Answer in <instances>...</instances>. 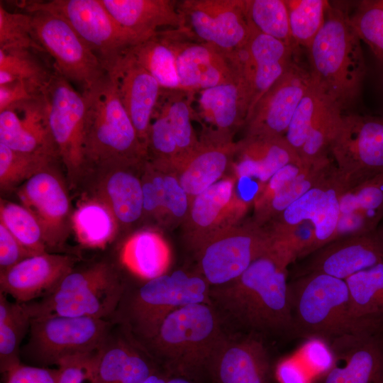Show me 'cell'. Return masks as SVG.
<instances>
[{"label": "cell", "mask_w": 383, "mask_h": 383, "mask_svg": "<svg viewBox=\"0 0 383 383\" xmlns=\"http://www.w3.org/2000/svg\"><path fill=\"white\" fill-rule=\"evenodd\" d=\"M311 84L309 70L296 58L246 118L245 135L284 136L296 108Z\"/></svg>", "instance_id": "e0dca14e"}, {"label": "cell", "mask_w": 383, "mask_h": 383, "mask_svg": "<svg viewBox=\"0 0 383 383\" xmlns=\"http://www.w3.org/2000/svg\"><path fill=\"white\" fill-rule=\"evenodd\" d=\"M31 318L24 304L8 300L0 292V370L6 374L20 365L21 343Z\"/></svg>", "instance_id": "d590c367"}, {"label": "cell", "mask_w": 383, "mask_h": 383, "mask_svg": "<svg viewBox=\"0 0 383 383\" xmlns=\"http://www.w3.org/2000/svg\"><path fill=\"white\" fill-rule=\"evenodd\" d=\"M145 162L106 167L111 170L102 184L101 199L109 206L118 223L131 226L143 215L142 180L134 170Z\"/></svg>", "instance_id": "4dcf8cb0"}, {"label": "cell", "mask_w": 383, "mask_h": 383, "mask_svg": "<svg viewBox=\"0 0 383 383\" xmlns=\"http://www.w3.org/2000/svg\"><path fill=\"white\" fill-rule=\"evenodd\" d=\"M147 152L148 160L161 169H172L179 157L177 145L168 119L158 105L151 121Z\"/></svg>", "instance_id": "c3c4849f"}, {"label": "cell", "mask_w": 383, "mask_h": 383, "mask_svg": "<svg viewBox=\"0 0 383 383\" xmlns=\"http://www.w3.org/2000/svg\"><path fill=\"white\" fill-rule=\"evenodd\" d=\"M58 369L20 364L6 373V383H57Z\"/></svg>", "instance_id": "6f0895ef"}, {"label": "cell", "mask_w": 383, "mask_h": 383, "mask_svg": "<svg viewBox=\"0 0 383 383\" xmlns=\"http://www.w3.org/2000/svg\"><path fill=\"white\" fill-rule=\"evenodd\" d=\"M273 376L277 383H315L304 363L292 356L284 357L274 365Z\"/></svg>", "instance_id": "9f6ffc18"}, {"label": "cell", "mask_w": 383, "mask_h": 383, "mask_svg": "<svg viewBox=\"0 0 383 383\" xmlns=\"http://www.w3.org/2000/svg\"><path fill=\"white\" fill-rule=\"evenodd\" d=\"M272 246L265 227L251 218L218 233L192 252L196 272L211 286H218L239 277Z\"/></svg>", "instance_id": "30bf717a"}, {"label": "cell", "mask_w": 383, "mask_h": 383, "mask_svg": "<svg viewBox=\"0 0 383 383\" xmlns=\"http://www.w3.org/2000/svg\"><path fill=\"white\" fill-rule=\"evenodd\" d=\"M361 40L347 9L328 2L324 22L309 51L313 83L341 110L360 94L366 74Z\"/></svg>", "instance_id": "277c9868"}, {"label": "cell", "mask_w": 383, "mask_h": 383, "mask_svg": "<svg viewBox=\"0 0 383 383\" xmlns=\"http://www.w3.org/2000/svg\"><path fill=\"white\" fill-rule=\"evenodd\" d=\"M30 13L36 40L53 60L55 69L82 91L108 74L102 64L62 17L45 11Z\"/></svg>", "instance_id": "7c38bea8"}, {"label": "cell", "mask_w": 383, "mask_h": 383, "mask_svg": "<svg viewBox=\"0 0 383 383\" xmlns=\"http://www.w3.org/2000/svg\"><path fill=\"white\" fill-rule=\"evenodd\" d=\"M329 344L335 363L315 383H383V331L344 335Z\"/></svg>", "instance_id": "ffe728a7"}, {"label": "cell", "mask_w": 383, "mask_h": 383, "mask_svg": "<svg viewBox=\"0 0 383 383\" xmlns=\"http://www.w3.org/2000/svg\"><path fill=\"white\" fill-rule=\"evenodd\" d=\"M169 377L170 376L160 369L152 374L143 383H167Z\"/></svg>", "instance_id": "94428289"}, {"label": "cell", "mask_w": 383, "mask_h": 383, "mask_svg": "<svg viewBox=\"0 0 383 383\" xmlns=\"http://www.w3.org/2000/svg\"><path fill=\"white\" fill-rule=\"evenodd\" d=\"M111 321L90 317L48 316L31 318L21 354L39 367L101 349L112 331Z\"/></svg>", "instance_id": "ba28073f"}, {"label": "cell", "mask_w": 383, "mask_h": 383, "mask_svg": "<svg viewBox=\"0 0 383 383\" xmlns=\"http://www.w3.org/2000/svg\"><path fill=\"white\" fill-rule=\"evenodd\" d=\"M357 318L383 317V261L345 279Z\"/></svg>", "instance_id": "f35d334b"}, {"label": "cell", "mask_w": 383, "mask_h": 383, "mask_svg": "<svg viewBox=\"0 0 383 383\" xmlns=\"http://www.w3.org/2000/svg\"><path fill=\"white\" fill-rule=\"evenodd\" d=\"M235 177L226 175L194 196L182 223L184 238L192 252L214 235L242 221L249 206L235 192Z\"/></svg>", "instance_id": "2e32d148"}, {"label": "cell", "mask_w": 383, "mask_h": 383, "mask_svg": "<svg viewBox=\"0 0 383 383\" xmlns=\"http://www.w3.org/2000/svg\"><path fill=\"white\" fill-rule=\"evenodd\" d=\"M335 165L318 184L289 206L277 217L265 226L267 228H280L294 226L306 221H313L320 209Z\"/></svg>", "instance_id": "816d5d0a"}, {"label": "cell", "mask_w": 383, "mask_h": 383, "mask_svg": "<svg viewBox=\"0 0 383 383\" xmlns=\"http://www.w3.org/2000/svg\"><path fill=\"white\" fill-rule=\"evenodd\" d=\"M274 364L267 342L252 335L229 333L210 370L211 383H272Z\"/></svg>", "instance_id": "d6986e66"}, {"label": "cell", "mask_w": 383, "mask_h": 383, "mask_svg": "<svg viewBox=\"0 0 383 383\" xmlns=\"http://www.w3.org/2000/svg\"><path fill=\"white\" fill-rule=\"evenodd\" d=\"M112 331L98 358V383H143L160 370L157 364L121 331Z\"/></svg>", "instance_id": "f546056e"}, {"label": "cell", "mask_w": 383, "mask_h": 383, "mask_svg": "<svg viewBox=\"0 0 383 383\" xmlns=\"http://www.w3.org/2000/svg\"><path fill=\"white\" fill-rule=\"evenodd\" d=\"M250 98L244 74L235 79L199 91L194 118L204 127L202 136L232 141L244 126Z\"/></svg>", "instance_id": "603a6c76"}, {"label": "cell", "mask_w": 383, "mask_h": 383, "mask_svg": "<svg viewBox=\"0 0 383 383\" xmlns=\"http://www.w3.org/2000/svg\"><path fill=\"white\" fill-rule=\"evenodd\" d=\"M76 258L48 252L27 257L0 273V292L20 304L41 299L54 291L73 270Z\"/></svg>", "instance_id": "cb8c5ba5"}, {"label": "cell", "mask_w": 383, "mask_h": 383, "mask_svg": "<svg viewBox=\"0 0 383 383\" xmlns=\"http://www.w3.org/2000/svg\"><path fill=\"white\" fill-rule=\"evenodd\" d=\"M178 8L194 37L227 53L243 48L254 29L246 0H184Z\"/></svg>", "instance_id": "5bb4252c"}, {"label": "cell", "mask_w": 383, "mask_h": 383, "mask_svg": "<svg viewBox=\"0 0 383 383\" xmlns=\"http://www.w3.org/2000/svg\"><path fill=\"white\" fill-rule=\"evenodd\" d=\"M58 157L14 151L0 143V185L9 190L51 167Z\"/></svg>", "instance_id": "ee69618b"}, {"label": "cell", "mask_w": 383, "mask_h": 383, "mask_svg": "<svg viewBox=\"0 0 383 383\" xmlns=\"http://www.w3.org/2000/svg\"><path fill=\"white\" fill-rule=\"evenodd\" d=\"M195 94L184 90H162L157 103L168 119L177 145L179 157L176 164L199 143L192 125Z\"/></svg>", "instance_id": "74e56055"}, {"label": "cell", "mask_w": 383, "mask_h": 383, "mask_svg": "<svg viewBox=\"0 0 383 383\" xmlns=\"http://www.w3.org/2000/svg\"><path fill=\"white\" fill-rule=\"evenodd\" d=\"M331 100L312 80V84L296 108L284 135L298 155L312 124Z\"/></svg>", "instance_id": "681fc988"}, {"label": "cell", "mask_w": 383, "mask_h": 383, "mask_svg": "<svg viewBox=\"0 0 383 383\" xmlns=\"http://www.w3.org/2000/svg\"><path fill=\"white\" fill-rule=\"evenodd\" d=\"M45 55L32 49H0V85L19 81L43 94L57 70Z\"/></svg>", "instance_id": "d6a6232c"}, {"label": "cell", "mask_w": 383, "mask_h": 383, "mask_svg": "<svg viewBox=\"0 0 383 383\" xmlns=\"http://www.w3.org/2000/svg\"><path fill=\"white\" fill-rule=\"evenodd\" d=\"M0 143L14 151L60 158L49 128L44 93L0 111Z\"/></svg>", "instance_id": "7402d4cb"}, {"label": "cell", "mask_w": 383, "mask_h": 383, "mask_svg": "<svg viewBox=\"0 0 383 383\" xmlns=\"http://www.w3.org/2000/svg\"><path fill=\"white\" fill-rule=\"evenodd\" d=\"M167 383H194V382L182 377H170Z\"/></svg>", "instance_id": "6125c7cd"}, {"label": "cell", "mask_w": 383, "mask_h": 383, "mask_svg": "<svg viewBox=\"0 0 383 383\" xmlns=\"http://www.w3.org/2000/svg\"><path fill=\"white\" fill-rule=\"evenodd\" d=\"M330 152L348 189L383 173V116L343 114Z\"/></svg>", "instance_id": "8fae6325"}, {"label": "cell", "mask_w": 383, "mask_h": 383, "mask_svg": "<svg viewBox=\"0 0 383 383\" xmlns=\"http://www.w3.org/2000/svg\"><path fill=\"white\" fill-rule=\"evenodd\" d=\"M380 65L382 66V73L380 74L379 83H380V89L383 95V64H380ZM382 116H383V115Z\"/></svg>", "instance_id": "be15d7a7"}, {"label": "cell", "mask_w": 383, "mask_h": 383, "mask_svg": "<svg viewBox=\"0 0 383 383\" xmlns=\"http://www.w3.org/2000/svg\"><path fill=\"white\" fill-rule=\"evenodd\" d=\"M126 291L114 267L100 262L72 270L50 294L24 304L31 318L61 316L110 321Z\"/></svg>", "instance_id": "52a82bcc"}, {"label": "cell", "mask_w": 383, "mask_h": 383, "mask_svg": "<svg viewBox=\"0 0 383 383\" xmlns=\"http://www.w3.org/2000/svg\"><path fill=\"white\" fill-rule=\"evenodd\" d=\"M18 5L26 12L45 11L62 17L108 73L130 48L141 42L116 21L101 0L28 1Z\"/></svg>", "instance_id": "9c48e42d"}, {"label": "cell", "mask_w": 383, "mask_h": 383, "mask_svg": "<svg viewBox=\"0 0 383 383\" xmlns=\"http://www.w3.org/2000/svg\"><path fill=\"white\" fill-rule=\"evenodd\" d=\"M0 219L1 223L32 255L48 252L40 223L23 205L1 201Z\"/></svg>", "instance_id": "b9f144b4"}, {"label": "cell", "mask_w": 383, "mask_h": 383, "mask_svg": "<svg viewBox=\"0 0 383 383\" xmlns=\"http://www.w3.org/2000/svg\"><path fill=\"white\" fill-rule=\"evenodd\" d=\"M136 60L156 79L162 90H183L176 56L161 31L128 49Z\"/></svg>", "instance_id": "8d00e7d4"}, {"label": "cell", "mask_w": 383, "mask_h": 383, "mask_svg": "<svg viewBox=\"0 0 383 383\" xmlns=\"http://www.w3.org/2000/svg\"><path fill=\"white\" fill-rule=\"evenodd\" d=\"M382 259H383V257H382Z\"/></svg>", "instance_id": "e7e4bbea"}, {"label": "cell", "mask_w": 383, "mask_h": 383, "mask_svg": "<svg viewBox=\"0 0 383 383\" xmlns=\"http://www.w3.org/2000/svg\"><path fill=\"white\" fill-rule=\"evenodd\" d=\"M210 289L196 271L165 273L132 292L126 290L110 321L140 348L154 337L173 311L192 304H211Z\"/></svg>", "instance_id": "5b68a950"}, {"label": "cell", "mask_w": 383, "mask_h": 383, "mask_svg": "<svg viewBox=\"0 0 383 383\" xmlns=\"http://www.w3.org/2000/svg\"><path fill=\"white\" fill-rule=\"evenodd\" d=\"M85 110V152L88 165L108 167L148 160V152L118 96L111 76L82 92Z\"/></svg>", "instance_id": "8992f818"}, {"label": "cell", "mask_w": 383, "mask_h": 383, "mask_svg": "<svg viewBox=\"0 0 383 383\" xmlns=\"http://www.w3.org/2000/svg\"><path fill=\"white\" fill-rule=\"evenodd\" d=\"M237 143L206 137L197 147L181 159L171 170L192 200L219 181L231 170Z\"/></svg>", "instance_id": "4316f807"}, {"label": "cell", "mask_w": 383, "mask_h": 383, "mask_svg": "<svg viewBox=\"0 0 383 383\" xmlns=\"http://www.w3.org/2000/svg\"><path fill=\"white\" fill-rule=\"evenodd\" d=\"M159 169L163 175L164 217L167 216L173 223L182 224L188 213L191 199L174 171Z\"/></svg>", "instance_id": "db71d44e"}, {"label": "cell", "mask_w": 383, "mask_h": 383, "mask_svg": "<svg viewBox=\"0 0 383 383\" xmlns=\"http://www.w3.org/2000/svg\"><path fill=\"white\" fill-rule=\"evenodd\" d=\"M70 223L82 245L103 248L116 233L118 221L109 206L101 199L81 203L71 216Z\"/></svg>", "instance_id": "e575fe53"}, {"label": "cell", "mask_w": 383, "mask_h": 383, "mask_svg": "<svg viewBox=\"0 0 383 383\" xmlns=\"http://www.w3.org/2000/svg\"><path fill=\"white\" fill-rule=\"evenodd\" d=\"M236 143L232 174L253 179L262 188L284 166L302 162L284 136L245 135Z\"/></svg>", "instance_id": "83f0119b"}, {"label": "cell", "mask_w": 383, "mask_h": 383, "mask_svg": "<svg viewBox=\"0 0 383 383\" xmlns=\"http://www.w3.org/2000/svg\"><path fill=\"white\" fill-rule=\"evenodd\" d=\"M229 333L211 304H192L171 313L140 348L170 377L211 383L213 360Z\"/></svg>", "instance_id": "7a4b0ae2"}, {"label": "cell", "mask_w": 383, "mask_h": 383, "mask_svg": "<svg viewBox=\"0 0 383 383\" xmlns=\"http://www.w3.org/2000/svg\"><path fill=\"white\" fill-rule=\"evenodd\" d=\"M341 109L329 101L311 127L299 156L305 165L328 157L331 143L342 118Z\"/></svg>", "instance_id": "60d3db41"}, {"label": "cell", "mask_w": 383, "mask_h": 383, "mask_svg": "<svg viewBox=\"0 0 383 383\" xmlns=\"http://www.w3.org/2000/svg\"><path fill=\"white\" fill-rule=\"evenodd\" d=\"M347 189L335 165L328 179L323 204L312 222L315 238L309 255L331 242L340 217V196Z\"/></svg>", "instance_id": "bcb514c9"}, {"label": "cell", "mask_w": 383, "mask_h": 383, "mask_svg": "<svg viewBox=\"0 0 383 383\" xmlns=\"http://www.w3.org/2000/svg\"><path fill=\"white\" fill-rule=\"evenodd\" d=\"M50 131L70 177L87 166L84 98L57 70L44 91Z\"/></svg>", "instance_id": "4fadbf2b"}, {"label": "cell", "mask_w": 383, "mask_h": 383, "mask_svg": "<svg viewBox=\"0 0 383 383\" xmlns=\"http://www.w3.org/2000/svg\"><path fill=\"white\" fill-rule=\"evenodd\" d=\"M350 20L361 41L383 64V0L358 1Z\"/></svg>", "instance_id": "7dc6e473"}, {"label": "cell", "mask_w": 383, "mask_h": 383, "mask_svg": "<svg viewBox=\"0 0 383 383\" xmlns=\"http://www.w3.org/2000/svg\"><path fill=\"white\" fill-rule=\"evenodd\" d=\"M290 264L272 247L235 279L211 286V304L230 333L255 335L267 343L293 339Z\"/></svg>", "instance_id": "6da1fadb"}, {"label": "cell", "mask_w": 383, "mask_h": 383, "mask_svg": "<svg viewBox=\"0 0 383 383\" xmlns=\"http://www.w3.org/2000/svg\"><path fill=\"white\" fill-rule=\"evenodd\" d=\"M333 161L327 157L304 169L288 184L277 192L266 201L253 206L252 219L265 226L289 206L322 181L333 167Z\"/></svg>", "instance_id": "836d02e7"}, {"label": "cell", "mask_w": 383, "mask_h": 383, "mask_svg": "<svg viewBox=\"0 0 383 383\" xmlns=\"http://www.w3.org/2000/svg\"><path fill=\"white\" fill-rule=\"evenodd\" d=\"M306 340L300 352L301 361L316 382L331 370L335 363V358L326 340L318 338Z\"/></svg>", "instance_id": "11a10c76"}, {"label": "cell", "mask_w": 383, "mask_h": 383, "mask_svg": "<svg viewBox=\"0 0 383 383\" xmlns=\"http://www.w3.org/2000/svg\"><path fill=\"white\" fill-rule=\"evenodd\" d=\"M109 74L140 140L147 149L152 118L162 89L128 50Z\"/></svg>", "instance_id": "484cf974"}, {"label": "cell", "mask_w": 383, "mask_h": 383, "mask_svg": "<svg viewBox=\"0 0 383 383\" xmlns=\"http://www.w3.org/2000/svg\"><path fill=\"white\" fill-rule=\"evenodd\" d=\"M32 255L0 223V268L4 271L21 260Z\"/></svg>", "instance_id": "680465c9"}, {"label": "cell", "mask_w": 383, "mask_h": 383, "mask_svg": "<svg viewBox=\"0 0 383 383\" xmlns=\"http://www.w3.org/2000/svg\"><path fill=\"white\" fill-rule=\"evenodd\" d=\"M297 49L254 28L245 45L236 51L249 91L246 118L295 60Z\"/></svg>", "instance_id": "d4e9b609"}, {"label": "cell", "mask_w": 383, "mask_h": 383, "mask_svg": "<svg viewBox=\"0 0 383 383\" xmlns=\"http://www.w3.org/2000/svg\"><path fill=\"white\" fill-rule=\"evenodd\" d=\"M292 40L297 48L306 49L324 22L328 1L284 0Z\"/></svg>", "instance_id": "f6af8a7d"}, {"label": "cell", "mask_w": 383, "mask_h": 383, "mask_svg": "<svg viewBox=\"0 0 383 383\" xmlns=\"http://www.w3.org/2000/svg\"><path fill=\"white\" fill-rule=\"evenodd\" d=\"M306 257L293 270L292 279L321 273L345 280L383 261V227L334 240Z\"/></svg>", "instance_id": "ac0fdd59"}, {"label": "cell", "mask_w": 383, "mask_h": 383, "mask_svg": "<svg viewBox=\"0 0 383 383\" xmlns=\"http://www.w3.org/2000/svg\"><path fill=\"white\" fill-rule=\"evenodd\" d=\"M161 32L175 53L183 90L199 92L243 74L242 66L235 53H227L209 43L189 40L192 35L188 30Z\"/></svg>", "instance_id": "9a60e30c"}, {"label": "cell", "mask_w": 383, "mask_h": 383, "mask_svg": "<svg viewBox=\"0 0 383 383\" xmlns=\"http://www.w3.org/2000/svg\"><path fill=\"white\" fill-rule=\"evenodd\" d=\"M41 94L35 93L25 83L19 81L0 85V111H4L15 103L32 99Z\"/></svg>", "instance_id": "91938a15"}, {"label": "cell", "mask_w": 383, "mask_h": 383, "mask_svg": "<svg viewBox=\"0 0 383 383\" xmlns=\"http://www.w3.org/2000/svg\"><path fill=\"white\" fill-rule=\"evenodd\" d=\"M120 258L129 271L148 281L167 273L170 252L160 233L145 229L135 233L125 241Z\"/></svg>", "instance_id": "1f68e13d"}, {"label": "cell", "mask_w": 383, "mask_h": 383, "mask_svg": "<svg viewBox=\"0 0 383 383\" xmlns=\"http://www.w3.org/2000/svg\"><path fill=\"white\" fill-rule=\"evenodd\" d=\"M105 8L125 29L141 42L155 36L158 28L170 26L184 30V16L173 0H101Z\"/></svg>", "instance_id": "f1b7e54d"}, {"label": "cell", "mask_w": 383, "mask_h": 383, "mask_svg": "<svg viewBox=\"0 0 383 383\" xmlns=\"http://www.w3.org/2000/svg\"><path fill=\"white\" fill-rule=\"evenodd\" d=\"M100 350L62 360L57 365L59 374L57 383H98L97 366Z\"/></svg>", "instance_id": "f5cc1de1"}, {"label": "cell", "mask_w": 383, "mask_h": 383, "mask_svg": "<svg viewBox=\"0 0 383 383\" xmlns=\"http://www.w3.org/2000/svg\"><path fill=\"white\" fill-rule=\"evenodd\" d=\"M50 167L18 188L21 204L38 220L48 248L61 245L67 235L70 202L65 187Z\"/></svg>", "instance_id": "44dd1931"}, {"label": "cell", "mask_w": 383, "mask_h": 383, "mask_svg": "<svg viewBox=\"0 0 383 383\" xmlns=\"http://www.w3.org/2000/svg\"><path fill=\"white\" fill-rule=\"evenodd\" d=\"M354 213L377 229L383 218V173L346 190L340 199V216Z\"/></svg>", "instance_id": "ab89813d"}, {"label": "cell", "mask_w": 383, "mask_h": 383, "mask_svg": "<svg viewBox=\"0 0 383 383\" xmlns=\"http://www.w3.org/2000/svg\"><path fill=\"white\" fill-rule=\"evenodd\" d=\"M293 339L318 338L331 342L348 335L383 331V317L353 315L345 280L310 273L289 282Z\"/></svg>", "instance_id": "3957f363"}, {"label": "cell", "mask_w": 383, "mask_h": 383, "mask_svg": "<svg viewBox=\"0 0 383 383\" xmlns=\"http://www.w3.org/2000/svg\"><path fill=\"white\" fill-rule=\"evenodd\" d=\"M246 9L249 21L257 31L299 48L291 35L284 0H246Z\"/></svg>", "instance_id": "7bdbcfd3"}, {"label": "cell", "mask_w": 383, "mask_h": 383, "mask_svg": "<svg viewBox=\"0 0 383 383\" xmlns=\"http://www.w3.org/2000/svg\"><path fill=\"white\" fill-rule=\"evenodd\" d=\"M0 49H32L47 53L35 38L31 14L9 11L2 4H0Z\"/></svg>", "instance_id": "f907efd6"}]
</instances>
